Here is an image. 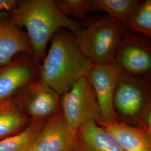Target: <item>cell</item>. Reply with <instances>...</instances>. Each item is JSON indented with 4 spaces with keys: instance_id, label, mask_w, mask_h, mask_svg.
I'll list each match as a JSON object with an SVG mask.
<instances>
[{
    "instance_id": "6da1fadb",
    "label": "cell",
    "mask_w": 151,
    "mask_h": 151,
    "mask_svg": "<svg viewBox=\"0 0 151 151\" xmlns=\"http://www.w3.org/2000/svg\"><path fill=\"white\" fill-rule=\"evenodd\" d=\"M9 13L17 27L27 29L32 57L39 63L43 61L47 44L59 29L73 32L80 27L79 22L61 13L54 0H18Z\"/></svg>"
},
{
    "instance_id": "7a4b0ae2",
    "label": "cell",
    "mask_w": 151,
    "mask_h": 151,
    "mask_svg": "<svg viewBox=\"0 0 151 151\" xmlns=\"http://www.w3.org/2000/svg\"><path fill=\"white\" fill-rule=\"evenodd\" d=\"M50 42L48 54L40 66L39 76L61 96L80 78L88 75L93 64L82 53L69 29L60 28Z\"/></svg>"
},
{
    "instance_id": "3957f363",
    "label": "cell",
    "mask_w": 151,
    "mask_h": 151,
    "mask_svg": "<svg viewBox=\"0 0 151 151\" xmlns=\"http://www.w3.org/2000/svg\"><path fill=\"white\" fill-rule=\"evenodd\" d=\"M78 22V29L72 32L82 53L93 65L113 62L124 25L108 15H92Z\"/></svg>"
},
{
    "instance_id": "277c9868",
    "label": "cell",
    "mask_w": 151,
    "mask_h": 151,
    "mask_svg": "<svg viewBox=\"0 0 151 151\" xmlns=\"http://www.w3.org/2000/svg\"><path fill=\"white\" fill-rule=\"evenodd\" d=\"M60 96L62 111L71 135L76 139L82 125L90 120L97 123L101 120L96 95L88 76L80 78Z\"/></svg>"
},
{
    "instance_id": "5b68a950",
    "label": "cell",
    "mask_w": 151,
    "mask_h": 151,
    "mask_svg": "<svg viewBox=\"0 0 151 151\" xmlns=\"http://www.w3.org/2000/svg\"><path fill=\"white\" fill-rule=\"evenodd\" d=\"M151 77L121 72L113 97L117 122L135 123L143 109L151 101Z\"/></svg>"
},
{
    "instance_id": "8992f818",
    "label": "cell",
    "mask_w": 151,
    "mask_h": 151,
    "mask_svg": "<svg viewBox=\"0 0 151 151\" xmlns=\"http://www.w3.org/2000/svg\"><path fill=\"white\" fill-rule=\"evenodd\" d=\"M16 105L31 120H48L61 110L60 96L40 76L14 96Z\"/></svg>"
},
{
    "instance_id": "52a82bcc",
    "label": "cell",
    "mask_w": 151,
    "mask_h": 151,
    "mask_svg": "<svg viewBox=\"0 0 151 151\" xmlns=\"http://www.w3.org/2000/svg\"><path fill=\"white\" fill-rule=\"evenodd\" d=\"M113 61L124 73L151 77V39L125 29Z\"/></svg>"
},
{
    "instance_id": "ba28073f",
    "label": "cell",
    "mask_w": 151,
    "mask_h": 151,
    "mask_svg": "<svg viewBox=\"0 0 151 151\" xmlns=\"http://www.w3.org/2000/svg\"><path fill=\"white\" fill-rule=\"evenodd\" d=\"M40 63L32 55L20 53L8 64L0 65V101L12 98L40 75Z\"/></svg>"
},
{
    "instance_id": "9c48e42d",
    "label": "cell",
    "mask_w": 151,
    "mask_h": 151,
    "mask_svg": "<svg viewBox=\"0 0 151 151\" xmlns=\"http://www.w3.org/2000/svg\"><path fill=\"white\" fill-rule=\"evenodd\" d=\"M121 72L119 65L113 61L103 65H93L88 75L96 95L101 120L104 121H117L113 97Z\"/></svg>"
},
{
    "instance_id": "30bf717a",
    "label": "cell",
    "mask_w": 151,
    "mask_h": 151,
    "mask_svg": "<svg viewBox=\"0 0 151 151\" xmlns=\"http://www.w3.org/2000/svg\"><path fill=\"white\" fill-rule=\"evenodd\" d=\"M76 145L61 110L47 121L36 139L23 151H73Z\"/></svg>"
},
{
    "instance_id": "8fae6325",
    "label": "cell",
    "mask_w": 151,
    "mask_h": 151,
    "mask_svg": "<svg viewBox=\"0 0 151 151\" xmlns=\"http://www.w3.org/2000/svg\"><path fill=\"white\" fill-rule=\"evenodd\" d=\"M20 53L32 54L27 33L12 22L8 11L0 13V65L8 64Z\"/></svg>"
},
{
    "instance_id": "7c38bea8",
    "label": "cell",
    "mask_w": 151,
    "mask_h": 151,
    "mask_svg": "<svg viewBox=\"0 0 151 151\" xmlns=\"http://www.w3.org/2000/svg\"><path fill=\"white\" fill-rule=\"evenodd\" d=\"M114 137L125 151H151V133L139 127L124 123L105 122L96 123Z\"/></svg>"
},
{
    "instance_id": "4fadbf2b",
    "label": "cell",
    "mask_w": 151,
    "mask_h": 151,
    "mask_svg": "<svg viewBox=\"0 0 151 151\" xmlns=\"http://www.w3.org/2000/svg\"><path fill=\"white\" fill-rule=\"evenodd\" d=\"M76 141L82 151H125L113 137L94 120L81 125L76 133Z\"/></svg>"
},
{
    "instance_id": "5bb4252c",
    "label": "cell",
    "mask_w": 151,
    "mask_h": 151,
    "mask_svg": "<svg viewBox=\"0 0 151 151\" xmlns=\"http://www.w3.org/2000/svg\"><path fill=\"white\" fill-rule=\"evenodd\" d=\"M30 120L13 97L0 101V140L22 132Z\"/></svg>"
},
{
    "instance_id": "9a60e30c",
    "label": "cell",
    "mask_w": 151,
    "mask_h": 151,
    "mask_svg": "<svg viewBox=\"0 0 151 151\" xmlns=\"http://www.w3.org/2000/svg\"><path fill=\"white\" fill-rule=\"evenodd\" d=\"M139 0H95V12H105L108 16L126 25L141 3Z\"/></svg>"
},
{
    "instance_id": "2e32d148",
    "label": "cell",
    "mask_w": 151,
    "mask_h": 151,
    "mask_svg": "<svg viewBox=\"0 0 151 151\" xmlns=\"http://www.w3.org/2000/svg\"><path fill=\"white\" fill-rule=\"evenodd\" d=\"M47 120H31L22 132L0 140V151L25 150L40 134Z\"/></svg>"
},
{
    "instance_id": "e0dca14e",
    "label": "cell",
    "mask_w": 151,
    "mask_h": 151,
    "mask_svg": "<svg viewBox=\"0 0 151 151\" xmlns=\"http://www.w3.org/2000/svg\"><path fill=\"white\" fill-rule=\"evenodd\" d=\"M126 30L151 39V1H142L134 15L126 25Z\"/></svg>"
},
{
    "instance_id": "ac0fdd59",
    "label": "cell",
    "mask_w": 151,
    "mask_h": 151,
    "mask_svg": "<svg viewBox=\"0 0 151 151\" xmlns=\"http://www.w3.org/2000/svg\"><path fill=\"white\" fill-rule=\"evenodd\" d=\"M95 0H54L61 13L76 21H82L94 11Z\"/></svg>"
},
{
    "instance_id": "d6986e66",
    "label": "cell",
    "mask_w": 151,
    "mask_h": 151,
    "mask_svg": "<svg viewBox=\"0 0 151 151\" xmlns=\"http://www.w3.org/2000/svg\"><path fill=\"white\" fill-rule=\"evenodd\" d=\"M137 127L151 133V101L147 103L138 118Z\"/></svg>"
},
{
    "instance_id": "ffe728a7",
    "label": "cell",
    "mask_w": 151,
    "mask_h": 151,
    "mask_svg": "<svg viewBox=\"0 0 151 151\" xmlns=\"http://www.w3.org/2000/svg\"><path fill=\"white\" fill-rule=\"evenodd\" d=\"M17 0H0V13L4 11H9L17 4Z\"/></svg>"
},
{
    "instance_id": "44dd1931",
    "label": "cell",
    "mask_w": 151,
    "mask_h": 151,
    "mask_svg": "<svg viewBox=\"0 0 151 151\" xmlns=\"http://www.w3.org/2000/svg\"><path fill=\"white\" fill-rule=\"evenodd\" d=\"M73 151H82V150L81 149V148L78 145V144L77 143V141H76V145L75 147V148H74Z\"/></svg>"
}]
</instances>
